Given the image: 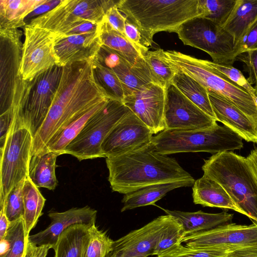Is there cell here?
I'll use <instances>...</instances> for the list:
<instances>
[{"mask_svg": "<svg viewBox=\"0 0 257 257\" xmlns=\"http://www.w3.org/2000/svg\"><path fill=\"white\" fill-rule=\"evenodd\" d=\"M236 0H199L200 17L223 27L229 16Z\"/></svg>", "mask_w": 257, "mask_h": 257, "instance_id": "d590c367", "label": "cell"}, {"mask_svg": "<svg viewBox=\"0 0 257 257\" xmlns=\"http://www.w3.org/2000/svg\"><path fill=\"white\" fill-rule=\"evenodd\" d=\"M199 0H120L118 9L140 29L149 46L159 32H177L188 20L200 17Z\"/></svg>", "mask_w": 257, "mask_h": 257, "instance_id": "3957f363", "label": "cell"}, {"mask_svg": "<svg viewBox=\"0 0 257 257\" xmlns=\"http://www.w3.org/2000/svg\"><path fill=\"white\" fill-rule=\"evenodd\" d=\"M62 0H46L43 4L37 6L25 19L26 25L30 21L40 15L45 14L59 5Z\"/></svg>", "mask_w": 257, "mask_h": 257, "instance_id": "c3c4849f", "label": "cell"}, {"mask_svg": "<svg viewBox=\"0 0 257 257\" xmlns=\"http://www.w3.org/2000/svg\"><path fill=\"white\" fill-rule=\"evenodd\" d=\"M117 5L112 7L106 12L105 18L113 29L124 35L126 18L118 9Z\"/></svg>", "mask_w": 257, "mask_h": 257, "instance_id": "f6af8a7d", "label": "cell"}, {"mask_svg": "<svg viewBox=\"0 0 257 257\" xmlns=\"http://www.w3.org/2000/svg\"><path fill=\"white\" fill-rule=\"evenodd\" d=\"M10 243L6 253L0 257H23L27 239L23 218L10 223L5 236Z\"/></svg>", "mask_w": 257, "mask_h": 257, "instance_id": "8d00e7d4", "label": "cell"}, {"mask_svg": "<svg viewBox=\"0 0 257 257\" xmlns=\"http://www.w3.org/2000/svg\"><path fill=\"white\" fill-rule=\"evenodd\" d=\"M24 181H22L15 186L7 196L4 208L10 223L23 217L24 209L23 192Z\"/></svg>", "mask_w": 257, "mask_h": 257, "instance_id": "ab89813d", "label": "cell"}, {"mask_svg": "<svg viewBox=\"0 0 257 257\" xmlns=\"http://www.w3.org/2000/svg\"><path fill=\"white\" fill-rule=\"evenodd\" d=\"M91 228V226L75 224L64 231L53 248L54 257H83L90 237Z\"/></svg>", "mask_w": 257, "mask_h": 257, "instance_id": "f546056e", "label": "cell"}, {"mask_svg": "<svg viewBox=\"0 0 257 257\" xmlns=\"http://www.w3.org/2000/svg\"><path fill=\"white\" fill-rule=\"evenodd\" d=\"M236 59L245 65L248 73L247 80L251 85H254V88H257V49L243 52Z\"/></svg>", "mask_w": 257, "mask_h": 257, "instance_id": "7bdbcfd3", "label": "cell"}, {"mask_svg": "<svg viewBox=\"0 0 257 257\" xmlns=\"http://www.w3.org/2000/svg\"><path fill=\"white\" fill-rule=\"evenodd\" d=\"M153 134L133 112L123 117L103 142L104 158L119 156L152 142Z\"/></svg>", "mask_w": 257, "mask_h": 257, "instance_id": "e0dca14e", "label": "cell"}, {"mask_svg": "<svg viewBox=\"0 0 257 257\" xmlns=\"http://www.w3.org/2000/svg\"><path fill=\"white\" fill-rule=\"evenodd\" d=\"M113 240L96 224L91 226L89 242L83 257H106L111 251Z\"/></svg>", "mask_w": 257, "mask_h": 257, "instance_id": "f35d334b", "label": "cell"}, {"mask_svg": "<svg viewBox=\"0 0 257 257\" xmlns=\"http://www.w3.org/2000/svg\"><path fill=\"white\" fill-rule=\"evenodd\" d=\"M257 49V23L252 27L236 47L238 55L243 52Z\"/></svg>", "mask_w": 257, "mask_h": 257, "instance_id": "bcb514c9", "label": "cell"}, {"mask_svg": "<svg viewBox=\"0 0 257 257\" xmlns=\"http://www.w3.org/2000/svg\"><path fill=\"white\" fill-rule=\"evenodd\" d=\"M34 138L25 127L10 130L1 148L0 208L10 192L29 176Z\"/></svg>", "mask_w": 257, "mask_h": 257, "instance_id": "8fae6325", "label": "cell"}, {"mask_svg": "<svg viewBox=\"0 0 257 257\" xmlns=\"http://www.w3.org/2000/svg\"><path fill=\"white\" fill-rule=\"evenodd\" d=\"M37 246L27 239L23 257H34Z\"/></svg>", "mask_w": 257, "mask_h": 257, "instance_id": "db71d44e", "label": "cell"}, {"mask_svg": "<svg viewBox=\"0 0 257 257\" xmlns=\"http://www.w3.org/2000/svg\"><path fill=\"white\" fill-rule=\"evenodd\" d=\"M226 257H257V244L235 249L229 252Z\"/></svg>", "mask_w": 257, "mask_h": 257, "instance_id": "681fc988", "label": "cell"}, {"mask_svg": "<svg viewBox=\"0 0 257 257\" xmlns=\"http://www.w3.org/2000/svg\"><path fill=\"white\" fill-rule=\"evenodd\" d=\"M164 120L166 130L206 129L217 123L171 83L165 88Z\"/></svg>", "mask_w": 257, "mask_h": 257, "instance_id": "9a60e30c", "label": "cell"}, {"mask_svg": "<svg viewBox=\"0 0 257 257\" xmlns=\"http://www.w3.org/2000/svg\"><path fill=\"white\" fill-rule=\"evenodd\" d=\"M62 71V67L56 65L29 81L15 112L12 129L26 127L35 137L47 117Z\"/></svg>", "mask_w": 257, "mask_h": 257, "instance_id": "ba28073f", "label": "cell"}, {"mask_svg": "<svg viewBox=\"0 0 257 257\" xmlns=\"http://www.w3.org/2000/svg\"><path fill=\"white\" fill-rule=\"evenodd\" d=\"M19 29L0 30V112L10 108L27 81L19 74L23 44Z\"/></svg>", "mask_w": 257, "mask_h": 257, "instance_id": "7c38bea8", "label": "cell"}, {"mask_svg": "<svg viewBox=\"0 0 257 257\" xmlns=\"http://www.w3.org/2000/svg\"><path fill=\"white\" fill-rule=\"evenodd\" d=\"M192 197L195 204L234 210L244 215L225 189L214 180L203 175L192 186Z\"/></svg>", "mask_w": 257, "mask_h": 257, "instance_id": "603a6c76", "label": "cell"}, {"mask_svg": "<svg viewBox=\"0 0 257 257\" xmlns=\"http://www.w3.org/2000/svg\"><path fill=\"white\" fill-rule=\"evenodd\" d=\"M23 192L24 209L23 218L26 235L29 237L30 231L35 227L42 214L46 199L29 176L25 180Z\"/></svg>", "mask_w": 257, "mask_h": 257, "instance_id": "d6a6232c", "label": "cell"}, {"mask_svg": "<svg viewBox=\"0 0 257 257\" xmlns=\"http://www.w3.org/2000/svg\"><path fill=\"white\" fill-rule=\"evenodd\" d=\"M64 153L47 151L31 156L29 168V177L38 188L54 190L57 186L55 174L57 158Z\"/></svg>", "mask_w": 257, "mask_h": 257, "instance_id": "f1b7e54d", "label": "cell"}, {"mask_svg": "<svg viewBox=\"0 0 257 257\" xmlns=\"http://www.w3.org/2000/svg\"><path fill=\"white\" fill-rule=\"evenodd\" d=\"M256 23L257 0H236L223 28L234 38L236 49L242 39Z\"/></svg>", "mask_w": 257, "mask_h": 257, "instance_id": "4316f807", "label": "cell"}, {"mask_svg": "<svg viewBox=\"0 0 257 257\" xmlns=\"http://www.w3.org/2000/svg\"><path fill=\"white\" fill-rule=\"evenodd\" d=\"M92 68L95 80L106 97L122 102L125 97L124 91L122 83L114 72L96 58L92 61Z\"/></svg>", "mask_w": 257, "mask_h": 257, "instance_id": "e575fe53", "label": "cell"}, {"mask_svg": "<svg viewBox=\"0 0 257 257\" xmlns=\"http://www.w3.org/2000/svg\"><path fill=\"white\" fill-rule=\"evenodd\" d=\"M46 0H0V30L26 25L25 19Z\"/></svg>", "mask_w": 257, "mask_h": 257, "instance_id": "4dcf8cb0", "label": "cell"}, {"mask_svg": "<svg viewBox=\"0 0 257 257\" xmlns=\"http://www.w3.org/2000/svg\"><path fill=\"white\" fill-rule=\"evenodd\" d=\"M204 161L203 175L219 184L244 215L257 223V179L247 158L224 152Z\"/></svg>", "mask_w": 257, "mask_h": 257, "instance_id": "277c9868", "label": "cell"}, {"mask_svg": "<svg viewBox=\"0 0 257 257\" xmlns=\"http://www.w3.org/2000/svg\"><path fill=\"white\" fill-rule=\"evenodd\" d=\"M243 139L225 125L217 123L202 130H164L153 137L152 143L162 155L184 152H208L213 155L242 148Z\"/></svg>", "mask_w": 257, "mask_h": 257, "instance_id": "8992f818", "label": "cell"}, {"mask_svg": "<svg viewBox=\"0 0 257 257\" xmlns=\"http://www.w3.org/2000/svg\"><path fill=\"white\" fill-rule=\"evenodd\" d=\"M204 62L209 67L217 70L226 76L230 80L244 89L256 100V90L245 78L242 72L232 65L215 63L212 61L204 60Z\"/></svg>", "mask_w": 257, "mask_h": 257, "instance_id": "60d3db41", "label": "cell"}, {"mask_svg": "<svg viewBox=\"0 0 257 257\" xmlns=\"http://www.w3.org/2000/svg\"><path fill=\"white\" fill-rule=\"evenodd\" d=\"M51 223L44 230L29 235V240L36 246L48 245L53 249L60 235L75 224L92 226L95 224L97 211L88 206L75 207L64 212H50Z\"/></svg>", "mask_w": 257, "mask_h": 257, "instance_id": "d6986e66", "label": "cell"}, {"mask_svg": "<svg viewBox=\"0 0 257 257\" xmlns=\"http://www.w3.org/2000/svg\"><path fill=\"white\" fill-rule=\"evenodd\" d=\"M105 159L112 191L124 195L157 183L194 179L175 159L158 153L152 142Z\"/></svg>", "mask_w": 257, "mask_h": 257, "instance_id": "7a4b0ae2", "label": "cell"}, {"mask_svg": "<svg viewBox=\"0 0 257 257\" xmlns=\"http://www.w3.org/2000/svg\"><path fill=\"white\" fill-rule=\"evenodd\" d=\"M96 59L116 75L122 84L125 96L152 82L147 67H133L117 53L103 45Z\"/></svg>", "mask_w": 257, "mask_h": 257, "instance_id": "44dd1931", "label": "cell"}, {"mask_svg": "<svg viewBox=\"0 0 257 257\" xmlns=\"http://www.w3.org/2000/svg\"><path fill=\"white\" fill-rule=\"evenodd\" d=\"M174 220L171 215L160 216L142 227L113 240L106 257H148L154 255L157 244Z\"/></svg>", "mask_w": 257, "mask_h": 257, "instance_id": "2e32d148", "label": "cell"}, {"mask_svg": "<svg viewBox=\"0 0 257 257\" xmlns=\"http://www.w3.org/2000/svg\"><path fill=\"white\" fill-rule=\"evenodd\" d=\"M194 179L157 183L125 194L121 212L154 204L168 192L176 188L192 186Z\"/></svg>", "mask_w": 257, "mask_h": 257, "instance_id": "484cf974", "label": "cell"}, {"mask_svg": "<svg viewBox=\"0 0 257 257\" xmlns=\"http://www.w3.org/2000/svg\"><path fill=\"white\" fill-rule=\"evenodd\" d=\"M99 33L102 45L117 53L135 67H147L141 50L126 36L113 29L105 17L99 24Z\"/></svg>", "mask_w": 257, "mask_h": 257, "instance_id": "d4e9b609", "label": "cell"}, {"mask_svg": "<svg viewBox=\"0 0 257 257\" xmlns=\"http://www.w3.org/2000/svg\"><path fill=\"white\" fill-rule=\"evenodd\" d=\"M102 44L99 31L66 37H55L54 51L58 66L78 62H92Z\"/></svg>", "mask_w": 257, "mask_h": 257, "instance_id": "ffe728a7", "label": "cell"}, {"mask_svg": "<svg viewBox=\"0 0 257 257\" xmlns=\"http://www.w3.org/2000/svg\"><path fill=\"white\" fill-rule=\"evenodd\" d=\"M216 121L237 133L247 142H257V124L224 97L208 91Z\"/></svg>", "mask_w": 257, "mask_h": 257, "instance_id": "7402d4cb", "label": "cell"}, {"mask_svg": "<svg viewBox=\"0 0 257 257\" xmlns=\"http://www.w3.org/2000/svg\"><path fill=\"white\" fill-rule=\"evenodd\" d=\"M256 144H257V142L256 143Z\"/></svg>", "mask_w": 257, "mask_h": 257, "instance_id": "9f6ffc18", "label": "cell"}, {"mask_svg": "<svg viewBox=\"0 0 257 257\" xmlns=\"http://www.w3.org/2000/svg\"><path fill=\"white\" fill-rule=\"evenodd\" d=\"M107 99L95 80L92 62H75L62 67L47 117L34 138L32 156L43 152L51 138L71 118Z\"/></svg>", "mask_w": 257, "mask_h": 257, "instance_id": "6da1fadb", "label": "cell"}, {"mask_svg": "<svg viewBox=\"0 0 257 257\" xmlns=\"http://www.w3.org/2000/svg\"><path fill=\"white\" fill-rule=\"evenodd\" d=\"M254 89H255V90H256V96H257V88H254Z\"/></svg>", "mask_w": 257, "mask_h": 257, "instance_id": "11a10c76", "label": "cell"}, {"mask_svg": "<svg viewBox=\"0 0 257 257\" xmlns=\"http://www.w3.org/2000/svg\"><path fill=\"white\" fill-rule=\"evenodd\" d=\"M173 68L176 73L171 83L188 99L216 121L207 89L187 74Z\"/></svg>", "mask_w": 257, "mask_h": 257, "instance_id": "1f68e13d", "label": "cell"}, {"mask_svg": "<svg viewBox=\"0 0 257 257\" xmlns=\"http://www.w3.org/2000/svg\"><path fill=\"white\" fill-rule=\"evenodd\" d=\"M163 210L166 214L173 217L182 225L183 237L229 223L233 218V214L224 211L218 213H209L201 210L196 212H184L165 209Z\"/></svg>", "mask_w": 257, "mask_h": 257, "instance_id": "cb8c5ba5", "label": "cell"}, {"mask_svg": "<svg viewBox=\"0 0 257 257\" xmlns=\"http://www.w3.org/2000/svg\"><path fill=\"white\" fill-rule=\"evenodd\" d=\"M19 74L23 80L31 81L58 66L54 51L55 37L48 30L30 24L25 26Z\"/></svg>", "mask_w": 257, "mask_h": 257, "instance_id": "4fadbf2b", "label": "cell"}, {"mask_svg": "<svg viewBox=\"0 0 257 257\" xmlns=\"http://www.w3.org/2000/svg\"><path fill=\"white\" fill-rule=\"evenodd\" d=\"M122 102L153 134L165 130V88L152 82L125 96Z\"/></svg>", "mask_w": 257, "mask_h": 257, "instance_id": "ac0fdd59", "label": "cell"}, {"mask_svg": "<svg viewBox=\"0 0 257 257\" xmlns=\"http://www.w3.org/2000/svg\"><path fill=\"white\" fill-rule=\"evenodd\" d=\"M177 34L184 45L208 53L213 62L230 65L238 56L233 36L220 25L202 17L183 24Z\"/></svg>", "mask_w": 257, "mask_h": 257, "instance_id": "30bf717a", "label": "cell"}, {"mask_svg": "<svg viewBox=\"0 0 257 257\" xmlns=\"http://www.w3.org/2000/svg\"><path fill=\"white\" fill-rule=\"evenodd\" d=\"M131 110L122 102L109 99L86 122L64 150L79 161L104 158L101 146L114 126Z\"/></svg>", "mask_w": 257, "mask_h": 257, "instance_id": "9c48e42d", "label": "cell"}, {"mask_svg": "<svg viewBox=\"0 0 257 257\" xmlns=\"http://www.w3.org/2000/svg\"><path fill=\"white\" fill-rule=\"evenodd\" d=\"M143 58L152 82L165 88L176 72L168 61L165 51L161 49L148 50L143 55Z\"/></svg>", "mask_w": 257, "mask_h": 257, "instance_id": "836d02e7", "label": "cell"}, {"mask_svg": "<svg viewBox=\"0 0 257 257\" xmlns=\"http://www.w3.org/2000/svg\"><path fill=\"white\" fill-rule=\"evenodd\" d=\"M50 249L48 245L37 246L34 257H46Z\"/></svg>", "mask_w": 257, "mask_h": 257, "instance_id": "f5cc1de1", "label": "cell"}, {"mask_svg": "<svg viewBox=\"0 0 257 257\" xmlns=\"http://www.w3.org/2000/svg\"><path fill=\"white\" fill-rule=\"evenodd\" d=\"M183 236L182 225L174 218L159 240L154 255L157 257H164L168 255L181 245V239Z\"/></svg>", "mask_w": 257, "mask_h": 257, "instance_id": "74e56055", "label": "cell"}, {"mask_svg": "<svg viewBox=\"0 0 257 257\" xmlns=\"http://www.w3.org/2000/svg\"><path fill=\"white\" fill-rule=\"evenodd\" d=\"M108 100L102 101L71 118L51 138L42 153L55 151L64 153L65 149L77 137L88 120L103 107Z\"/></svg>", "mask_w": 257, "mask_h": 257, "instance_id": "83f0119b", "label": "cell"}, {"mask_svg": "<svg viewBox=\"0 0 257 257\" xmlns=\"http://www.w3.org/2000/svg\"><path fill=\"white\" fill-rule=\"evenodd\" d=\"M124 35L141 50L143 56L149 50V46L139 28L127 18L125 24Z\"/></svg>", "mask_w": 257, "mask_h": 257, "instance_id": "ee69618b", "label": "cell"}, {"mask_svg": "<svg viewBox=\"0 0 257 257\" xmlns=\"http://www.w3.org/2000/svg\"><path fill=\"white\" fill-rule=\"evenodd\" d=\"M246 158L248 164L257 179V149L252 150Z\"/></svg>", "mask_w": 257, "mask_h": 257, "instance_id": "816d5d0a", "label": "cell"}, {"mask_svg": "<svg viewBox=\"0 0 257 257\" xmlns=\"http://www.w3.org/2000/svg\"><path fill=\"white\" fill-rule=\"evenodd\" d=\"M171 66L193 78L208 91L221 95L235 105L257 124V104L255 98L203 60L175 50L165 51Z\"/></svg>", "mask_w": 257, "mask_h": 257, "instance_id": "52a82bcc", "label": "cell"}, {"mask_svg": "<svg viewBox=\"0 0 257 257\" xmlns=\"http://www.w3.org/2000/svg\"><path fill=\"white\" fill-rule=\"evenodd\" d=\"M10 225L4 208L0 209V240L4 239Z\"/></svg>", "mask_w": 257, "mask_h": 257, "instance_id": "f907efd6", "label": "cell"}, {"mask_svg": "<svg viewBox=\"0 0 257 257\" xmlns=\"http://www.w3.org/2000/svg\"><path fill=\"white\" fill-rule=\"evenodd\" d=\"M15 116V109L11 107L0 115V147L5 143Z\"/></svg>", "mask_w": 257, "mask_h": 257, "instance_id": "7dc6e473", "label": "cell"}, {"mask_svg": "<svg viewBox=\"0 0 257 257\" xmlns=\"http://www.w3.org/2000/svg\"><path fill=\"white\" fill-rule=\"evenodd\" d=\"M234 249L231 248H193L181 244L164 257H226Z\"/></svg>", "mask_w": 257, "mask_h": 257, "instance_id": "b9f144b4", "label": "cell"}, {"mask_svg": "<svg viewBox=\"0 0 257 257\" xmlns=\"http://www.w3.org/2000/svg\"><path fill=\"white\" fill-rule=\"evenodd\" d=\"M181 242L193 248L236 249L257 244V223H225L212 229L184 236Z\"/></svg>", "mask_w": 257, "mask_h": 257, "instance_id": "5bb4252c", "label": "cell"}, {"mask_svg": "<svg viewBox=\"0 0 257 257\" xmlns=\"http://www.w3.org/2000/svg\"><path fill=\"white\" fill-rule=\"evenodd\" d=\"M119 0H62L49 12L28 24L45 28L55 37L93 33L106 12Z\"/></svg>", "mask_w": 257, "mask_h": 257, "instance_id": "5b68a950", "label": "cell"}]
</instances>
